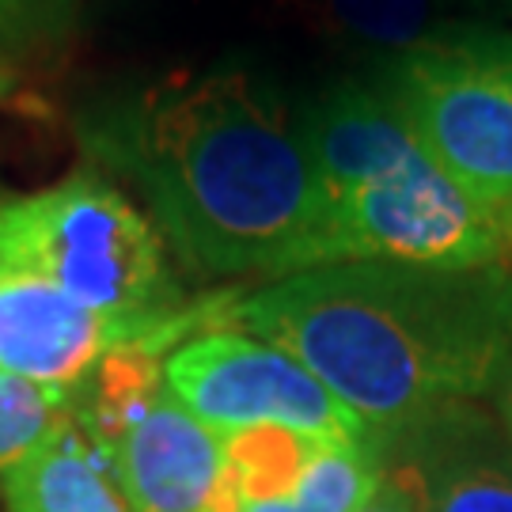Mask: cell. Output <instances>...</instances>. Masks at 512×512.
Listing matches in <instances>:
<instances>
[{
    "label": "cell",
    "instance_id": "cell-1",
    "mask_svg": "<svg viewBox=\"0 0 512 512\" xmlns=\"http://www.w3.org/2000/svg\"><path fill=\"white\" fill-rule=\"evenodd\" d=\"M80 148L126 179L198 277L323 266V202L300 126L247 73L118 95L76 118Z\"/></svg>",
    "mask_w": 512,
    "mask_h": 512
},
{
    "label": "cell",
    "instance_id": "cell-2",
    "mask_svg": "<svg viewBox=\"0 0 512 512\" xmlns=\"http://www.w3.org/2000/svg\"><path fill=\"white\" fill-rule=\"evenodd\" d=\"M293 353L387 444L494 395L512 361V262H330L220 304Z\"/></svg>",
    "mask_w": 512,
    "mask_h": 512
},
{
    "label": "cell",
    "instance_id": "cell-3",
    "mask_svg": "<svg viewBox=\"0 0 512 512\" xmlns=\"http://www.w3.org/2000/svg\"><path fill=\"white\" fill-rule=\"evenodd\" d=\"M323 202V266L512 262V224L471 202L376 88L342 84L296 118Z\"/></svg>",
    "mask_w": 512,
    "mask_h": 512
},
{
    "label": "cell",
    "instance_id": "cell-4",
    "mask_svg": "<svg viewBox=\"0 0 512 512\" xmlns=\"http://www.w3.org/2000/svg\"><path fill=\"white\" fill-rule=\"evenodd\" d=\"M0 274L38 277L126 319L183 311L164 236L99 171L0 202Z\"/></svg>",
    "mask_w": 512,
    "mask_h": 512
},
{
    "label": "cell",
    "instance_id": "cell-5",
    "mask_svg": "<svg viewBox=\"0 0 512 512\" xmlns=\"http://www.w3.org/2000/svg\"><path fill=\"white\" fill-rule=\"evenodd\" d=\"M452 183L512 224V35L433 31L376 88Z\"/></svg>",
    "mask_w": 512,
    "mask_h": 512
},
{
    "label": "cell",
    "instance_id": "cell-6",
    "mask_svg": "<svg viewBox=\"0 0 512 512\" xmlns=\"http://www.w3.org/2000/svg\"><path fill=\"white\" fill-rule=\"evenodd\" d=\"M164 384L217 437L281 425L330 444L368 440V425L281 346L255 334L205 330L164 357Z\"/></svg>",
    "mask_w": 512,
    "mask_h": 512
},
{
    "label": "cell",
    "instance_id": "cell-7",
    "mask_svg": "<svg viewBox=\"0 0 512 512\" xmlns=\"http://www.w3.org/2000/svg\"><path fill=\"white\" fill-rule=\"evenodd\" d=\"M198 319H213V308H183L164 319H126L88 308L38 277L0 274V376L73 395L110 349L141 338L179 346Z\"/></svg>",
    "mask_w": 512,
    "mask_h": 512
},
{
    "label": "cell",
    "instance_id": "cell-8",
    "mask_svg": "<svg viewBox=\"0 0 512 512\" xmlns=\"http://www.w3.org/2000/svg\"><path fill=\"white\" fill-rule=\"evenodd\" d=\"M103 456L114 467L129 512L217 509L224 444L167 387Z\"/></svg>",
    "mask_w": 512,
    "mask_h": 512
},
{
    "label": "cell",
    "instance_id": "cell-9",
    "mask_svg": "<svg viewBox=\"0 0 512 512\" xmlns=\"http://www.w3.org/2000/svg\"><path fill=\"white\" fill-rule=\"evenodd\" d=\"M384 452L414 471L425 512H512V440L475 403L406 429Z\"/></svg>",
    "mask_w": 512,
    "mask_h": 512
},
{
    "label": "cell",
    "instance_id": "cell-10",
    "mask_svg": "<svg viewBox=\"0 0 512 512\" xmlns=\"http://www.w3.org/2000/svg\"><path fill=\"white\" fill-rule=\"evenodd\" d=\"M8 512H129L110 459L69 418L0 482Z\"/></svg>",
    "mask_w": 512,
    "mask_h": 512
},
{
    "label": "cell",
    "instance_id": "cell-11",
    "mask_svg": "<svg viewBox=\"0 0 512 512\" xmlns=\"http://www.w3.org/2000/svg\"><path fill=\"white\" fill-rule=\"evenodd\" d=\"M220 444H224V478H220L213 512H236L239 505H251V501H274V497L293 494L311 459L330 440L281 429V425H255V429L220 437Z\"/></svg>",
    "mask_w": 512,
    "mask_h": 512
},
{
    "label": "cell",
    "instance_id": "cell-12",
    "mask_svg": "<svg viewBox=\"0 0 512 512\" xmlns=\"http://www.w3.org/2000/svg\"><path fill=\"white\" fill-rule=\"evenodd\" d=\"M69 418V391L0 376V482Z\"/></svg>",
    "mask_w": 512,
    "mask_h": 512
},
{
    "label": "cell",
    "instance_id": "cell-13",
    "mask_svg": "<svg viewBox=\"0 0 512 512\" xmlns=\"http://www.w3.org/2000/svg\"><path fill=\"white\" fill-rule=\"evenodd\" d=\"M80 0H0V57H27L69 38Z\"/></svg>",
    "mask_w": 512,
    "mask_h": 512
},
{
    "label": "cell",
    "instance_id": "cell-14",
    "mask_svg": "<svg viewBox=\"0 0 512 512\" xmlns=\"http://www.w3.org/2000/svg\"><path fill=\"white\" fill-rule=\"evenodd\" d=\"M342 27L372 42L395 46V54L414 46L433 31L429 23V0H327Z\"/></svg>",
    "mask_w": 512,
    "mask_h": 512
},
{
    "label": "cell",
    "instance_id": "cell-15",
    "mask_svg": "<svg viewBox=\"0 0 512 512\" xmlns=\"http://www.w3.org/2000/svg\"><path fill=\"white\" fill-rule=\"evenodd\" d=\"M357 512H425V497H421L414 471L399 459H387L384 478L376 482V490L368 494V501Z\"/></svg>",
    "mask_w": 512,
    "mask_h": 512
},
{
    "label": "cell",
    "instance_id": "cell-16",
    "mask_svg": "<svg viewBox=\"0 0 512 512\" xmlns=\"http://www.w3.org/2000/svg\"><path fill=\"white\" fill-rule=\"evenodd\" d=\"M494 395H497V418H501V429H505L512 440V361L505 365V372H501Z\"/></svg>",
    "mask_w": 512,
    "mask_h": 512
},
{
    "label": "cell",
    "instance_id": "cell-17",
    "mask_svg": "<svg viewBox=\"0 0 512 512\" xmlns=\"http://www.w3.org/2000/svg\"><path fill=\"white\" fill-rule=\"evenodd\" d=\"M497 4H501V8H505V12L512 16V0H497Z\"/></svg>",
    "mask_w": 512,
    "mask_h": 512
},
{
    "label": "cell",
    "instance_id": "cell-18",
    "mask_svg": "<svg viewBox=\"0 0 512 512\" xmlns=\"http://www.w3.org/2000/svg\"><path fill=\"white\" fill-rule=\"evenodd\" d=\"M4 88H8V80H4V76H0V95H4Z\"/></svg>",
    "mask_w": 512,
    "mask_h": 512
}]
</instances>
